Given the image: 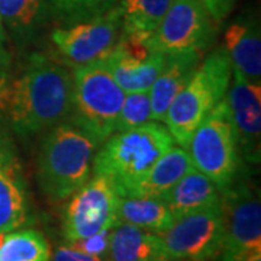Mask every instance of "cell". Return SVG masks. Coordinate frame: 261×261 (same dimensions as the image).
<instances>
[{
	"label": "cell",
	"instance_id": "obj_1",
	"mask_svg": "<svg viewBox=\"0 0 261 261\" xmlns=\"http://www.w3.org/2000/svg\"><path fill=\"white\" fill-rule=\"evenodd\" d=\"M73 102V75L44 54L29 57L22 75L12 80L6 113L15 132L32 137L68 118Z\"/></svg>",
	"mask_w": 261,
	"mask_h": 261
},
{
	"label": "cell",
	"instance_id": "obj_2",
	"mask_svg": "<svg viewBox=\"0 0 261 261\" xmlns=\"http://www.w3.org/2000/svg\"><path fill=\"white\" fill-rule=\"evenodd\" d=\"M174 140L166 126L147 122L134 129L112 134L96 151L94 174L106 176L119 196H128Z\"/></svg>",
	"mask_w": 261,
	"mask_h": 261
},
{
	"label": "cell",
	"instance_id": "obj_3",
	"mask_svg": "<svg viewBox=\"0 0 261 261\" xmlns=\"http://www.w3.org/2000/svg\"><path fill=\"white\" fill-rule=\"evenodd\" d=\"M99 144L70 123H58L44 137L38 154V183L51 200L75 193L90 177Z\"/></svg>",
	"mask_w": 261,
	"mask_h": 261
},
{
	"label": "cell",
	"instance_id": "obj_4",
	"mask_svg": "<svg viewBox=\"0 0 261 261\" xmlns=\"http://www.w3.org/2000/svg\"><path fill=\"white\" fill-rule=\"evenodd\" d=\"M232 79V65L224 47L200 63L193 77L168 106L166 128L178 147L186 149L196 128L225 97Z\"/></svg>",
	"mask_w": 261,
	"mask_h": 261
},
{
	"label": "cell",
	"instance_id": "obj_5",
	"mask_svg": "<svg viewBox=\"0 0 261 261\" xmlns=\"http://www.w3.org/2000/svg\"><path fill=\"white\" fill-rule=\"evenodd\" d=\"M123 97L103 60L74 67L70 122L102 145L115 134Z\"/></svg>",
	"mask_w": 261,
	"mask_h": 261
},
{
	"label": "cell",
	"instance_id": "obj_6",
	"mask_svg": "<svg viewBox=\"0 0 261 261\" xmlns=\"http://www.w3.org/2000/svg\"><path fill=\"white\" fill-rule=\"evenodd\" d=\"M186 151L192 166L211 178L221 192L241 177L244 160L225 99L196 128Z\"/></svg>",
	"mask_w": 261,
	"mask_h": 261
},
{
	"label": "cell",
	"instance_id": "obj_7",
	"mask_svg": "<svg viewBox=\"0 0 261 261\" xmlns=\"http://www.w3.org/2000/svg\"><path fill=\"white\" fill-rule=\"evenodd\" d=\"M225 219L222 200L177 218L171 226L159 233L167 258L207 261L222 251Z\"/></svg>",
	"mask_w": 261,
	"mask_h": 261
},
{
	"label": "cell",
	"instance_id": "obj_8",
	"mask_svg": "<svg viewBox=\"0 0 261 261\" xmlns=\"http://www.w3.org/2000/svg\"><path fill=\"white\" fill-rule=\"evenodd\" d=\"M216 23L200 0H173L159 28L147 39L161 54L203 53L212 45Z\"/></svg>",
	"mask_w": 261,
	"mask_h": 261
},
{
	"label": "cell",
	"instance_id": "obj_9",
	"mask_svg": "<svg viewBox=\"0 0 261 261\" xmlns=\"http://www.w3.org/2000/svg\"><path fill=\"white\" fill-rule=\"evenodd\" d=\"M225 233L221 261H244L261 251V203L255 190L238 178L222 192Z\"/></svg>",
	"mask_w": 261,
	"mask_h": 261
},
{
	"label": "cell",
	"instance_id": "obj_10",
	"mask_svg": "<svg viewBox=\"0 0 261 261\" xmlns=\"http://www.w3.org/2000/svg\"><path fill=\"white\" fill-rule=\"evenodd\" d=\"M119 195L113 183L102 174H94L71 195L63 214L65 243H73L112 229L118 222Z\"/></svg>",
	"mask_w": 261,
	"mask_h": 261
},
{
	"label": "cell",
	"instance_id": "obj_11",
	"mask_svg": "<svg viewBox=\"0 0 261 261\" xmlns=\"http://www.w3.org/2000/svg\"><path fill=\"white\" fill-rule=\"evenodd\" d=\"M122 12L119 3L100 16L56 28L51 41L57 51L73 67L103 60L118 42L121 35Z\"/></svg>",
	"mask_w": 261,
	"mask_h": 261
},
{
	"label": "cell",
	"instance_id": "obj_12",
	"mask_svg": "<svg viewBox=\"0 0 261 261\" xmlns=\"http://www.w3.org/2000/svg\"><path fill=\"white\" fill-rule=\"evenodd\" d=\"M225 102L237 134L241 157L251 164L260 163L261 154V84L251 83L233 73Z\"/></svg>",
	"mask_w": 261,
	"mask_h": 261
},
{
	"label": "cell",
	"instance_id": "obj_13",
	"mask_svg": "<svg viewBox=\"0 0 261 261\" xmlns=\"http://www.w3.org/2000/svg\"><path fill=\"white\" fill-rule=\"evenodd\" d=\"M32 221L28 186L9 141L0 145V233L19 229Z\"/></svg>",
	"mask_w": 261,
	"mask_h": 261
},
{
	"label": "cell",
	"instance_id": "obj_14",
	"mask_svg": "<svg viewBox=\"0 0 261 261\" xmlns=\"http://www.w3.org/2000/svg\"><path fill=\"white\" fill-rule=\"evenodd\" d=\"M224 49L229 57L232 71L251 83L261 79V34L257 16H240L226 28Z\"/></svg>",
	"mask_w": 261,
	"mask_h": 261
},
{
	"label": "cell",
	"instance_id": "obj_15",
	"mask_svg": "<svg viewBox=\"0 0 261 261\" xmlns=\"http://www.w3.org/2000/svg\"><path fill=\"white\" fill-rule=\"evenodd\" d=\"M203 53H181L166 56L164 65L148 90L151 119L164 121L168 106L193 77Z\"/></svg>",
	"mask_w": 261,
	"mask_h": 261
},
{
	"label": "cell",
	"instance_id": "obj_16",
	"mask_svg": "<svg viewBox=\"0 0 261 261\" xmlns=\"http://www.w3.org/2000/svg\"><path fill=\"white\" fill-rule=\"evenodd\" d=\"M163 200L176 221L183 215L219 205L222 200V192L211 178L192 167L163 196Z\"/></svg>",
	"mask_w": 261,
	"mask_h": 261
},
{
	"label": "cell",
	"instance_id": "obj_17",
	"mask_svg": "<svg viewBox=\"0 0 261 261\" xmlns=\"http://www.w3.org/2000/svg\"><path fill=\"white\" fill-rule=\"evenodd\" d=\"M166 61V54L152 51L147 58H134L113 49L103 63L125 93L148 92Z\"/></svg>",
	"mask_w": 261,
	"mask_h": 261
},
{
	"label": "cell",
	"instance_id": "obj_18",
	"mask_svg": "<svg viewBox=\"0 0 261 261\" xmlns=\"http://www.w3.org/2000/svg\"><path fill=\"white\" fill-rule=\"evenodd\" d=\"M51 16L48 0H0V19L19 47L34 42Z\"/></svg>",
	"mask_w": 261,
	"mask_h": 261
},
{
	"label": "cell",
	"instance_id": "obj_19",
	"mask_svg": "<svg viewBox=\"0 0 261 261\" xmlns=\"http://www.w3.org/2000/svg\"><path fill=\"white\" fill-rule=\"evenodd\" d=\"M167 258L159 233L119 222L111 229L105 261H155Z\"/></svg>",
	"mask_w": 261,
	"mask_h": 261
},
{
	"label": "cell",
	"instance_id": "obj_20",
	"mask_svg": "<svg viewBox=\"0 0 261 261\" xmlns=\"http://www.w3.org/2000/svg\"><path fill=\"white\" fill-rule=\"evenodd\" d=\"M193 166L186 149L173 145L155 161V164L149 168L148 173L128 196L163 199V196Z\"/></svg>",
	"mask_w": 261,
	"mask_h": 261
},
{
	"label": "cell",
	"instance_id": "obj_21",
	"mask_svg": "<svg viewBox=\"0 0 261 261\" xmlns=\"http://www.w3.org/2000/svg\"><path fill=\"white\" fill-rule=\"evenodd\" d=\"M118 222L129 224L144 231L160 233L168 229L174 222L168 206L159 197L119 196L116 209Z\"/></svg>",
	"mask_w": 261,
	"mask_h": 261
},
{
	"label": "cell",
	"instance_id": "obj_22",
	"mask_svg": "<svg viewBox=\"0 0 261 261\" xmlns=\"http://www.w3.org/2000/svg\"><path fill=\"white\" fill-rule=\"evenodd\" d=\"M173 0H121V32L148 39L159 28Z\"/></svg>",
	"mask_w": 261,
	"mask_h": 261
},
{
	"label": "cell",
	"instance_id": "obj_23",
	"mask_svg": "<svg viewBox=\"0 0 261 261\" xmlns=\"http://www.w3.org/2000/svg\"><path fill=\"white\" fill-rule=\"evenodd\" d=\"M47 238L35 229L0 233V261H51Z\"/></svg>",
	"mask_w": 261,
	"mask_h": 261
},
{
	"label": "cell",
	"instance_id": "obj_24",
	"mask_svg": "<svg viewBox=\"0 0 261 261\" xmlns=\"http://www.w3.org/2000/svg\"><path fill=\"white\" fill-rule=\"evenodd\" d=\"M119 2L121 0H48L51 15L67 27L100 16L115 8Z\"/></svg>",
	"mask_w": 261,
	"mask_h": 261
},
{
	"label": "cell",
	"instance_id": "obj_25",
	"mask_svg": "<svg viewBox=\"0 0 261 261\" xmlns=\"http://www.w3.org/2000/svg\"><path fill=\"white\" fill-rule=\"evenodd\" d=\"M151 119V103L148 92H135L125 94L118 115L115 132L129 130L141 126Z\"/></svg>",
	"mask_w": 261,
	"mask_h": 261
},
{
	"label": "cell",
	"instance_id": "obj_26",
	"mask_svg": "<svg viewBox=\"0 0 261 261\" xmlns=\"http://www.w3.org/2000/svg\"><path fill=\"white\" fill-rule=\"evenodd\" d=\"M109 238H111V229H105L102 232L93 235V237L77 240V241L67 244L75 250H79V251L89 254V255L105 258L108 254V248H109Z\"/></svg>",
	"mask_w": 261,
	"mask_h": 261
},
{
	"label": "cell",
	"instance_id": "obj_27",
	"mask_svg": "<svg viewBox=\"0 0 261 261\" xmlns=\"http://www.w3.org/2000/svg\"><path fill=\"white\" fill-rule=\"evenodd\" d=\"M200 2L207 10V13L211 15V18L214 19L215 23L219 25L232 12L237 0H200Z\"/></svg>",
	"mask_w": 261,
	"mask_h": 261
},
{
	"label": "cell",
	"instance_id": "obj_28",
	"mask_svg": "<svg viewBox=\"0 0 261 261\" xmlns=\"http://www.w3.org/2000/svg\"><path fill=\"white\" fill-rule=\"evenodd\" d=\"M51 261H105V258L79 251L65 243L57 247L54 254L51 255Z\"/></svg>",
	"mask_w": 261,
	"mask_h": 261
},
{
	"label": "cell",
	"instance_id": "obj_29",
	"mask_svg": "<svg viewBox=\"0 0 261 261\" xmlns=\"http://www.w3.org/2000/svg\"><path fill=\"white\" fill-rule=\"evenodd\" d=\"M10 65V54L6 48V29L0 19V73H6Z\"/></svg>",
	"mask_w": 261,
	"mask_h": 261
},
{
	"label": "cell",
	"instance_id": "obj_30",
	"mask_svg": "<svg viewBox=\"0 0 261 261\" xmlns=\"http://www.w3.org/2000/svg\"><path fill=\"white\" fill-rule=\"evenodd\" d=\"M244 261H261V251L252 252L251 255H248Z\"/></svg>",
	"mask_w": 261,
	"mask_h": 261
},
{
	"label": "cell",
	"instance_id": "obj_31",
	"mask_svg": "<svg viewBox=\"0 0 261 261\" xmlns=\"http://www.w3.org/2000/svg\"><path fill=\"white\" fill-rule=\"evenodd\" d=\"M5 142H8V140L3 137V134H2V126H0V145H3Z\"/></svg>",
	"mask_w": 261,
	"mask_h": 261
},
{
	"label": "cell",
	"instance_id": "obj_32",
	"mask_svg": "<svg viewBox=\"0 0 261 261\" xmlns=\"http://www.w3.org/2000/svg\"><path fill=\"white\" fill-rule=\"evenodd\" d=\"M155 261H186V260H176V258H161V260H155Z\"/></svg>",
	"mask_w": 261,
	"mask_h": 261
}]
</instances>
